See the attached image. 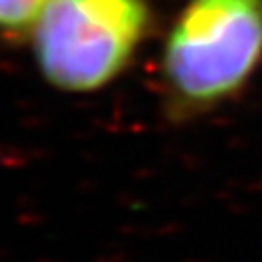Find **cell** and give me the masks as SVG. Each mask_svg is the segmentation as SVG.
Wrapping results in <instances>:
<instances>
[{"mask_svg": "<svg viewBox=\"0 0 262 262\" xmlns=\"http://www.w3.org/2000/svg\"><path fill=\"white\" fill-rule=\"evenodd\" d=\"M149 19L145 0H52L33 27L39 73L62 91H95L133 58Z\"/></svg>", "mask_w": 262, "mask_h": 262, "instance_id": "6da1fadb", "label": "cell"}, {"mask_svg": "<svg viewBox=\"0 0 262 262\" xmlns=\"http://www.w3.org/2000/svg\"><path fill=\"white\" fill-rule=\"evenodd\" d=\"M262 58V0H190L163 52L171 93L207 105L235 93Z\"/></svg>", "mask_w": 262, "mask_h": 262, "instance_id": "7a4b0ae2", "label": "cell"}, {"mask_svg": "<svg viewBox=\"0 0 262 262\" xmlns=\"http://www.w3.org/2000/svg\"><path fill=\"white\" fill-rule=\"evenodd\" d=\"M52 0H0V29L27 31L35 27Z\"/></svg>", "mask_w": 262, "mask_h": 262, "instance_id": "3957f363", "label": "cell"}, {"mask_svg": "<svg viewBox=\"0 0 262 262\" xmlns=\"http://www.w3.org/2000/svg\"><path fill=\"white\" fill-rule=\"evenodd\" d=\"M35 262H54V260H35Z\"/></svg>", "mask_w": 262, "mask_h": 262, "instance_id": "277c9868", "label": "cell"}, {"mask_svg": "<svg viewBox=\"0 0 262 262\" xmlns=\"http://www.w3.org/2000/svg\"><path fill=\"white\" fill-rule=\"evenodd\" d=\"M5 256H7V254H5V252H0V258H5Z\"/></svg>", "mask_w": 262, "mask_h": 262, "instance_id": "5b68a950", "label": "cell"}]
</instances>
